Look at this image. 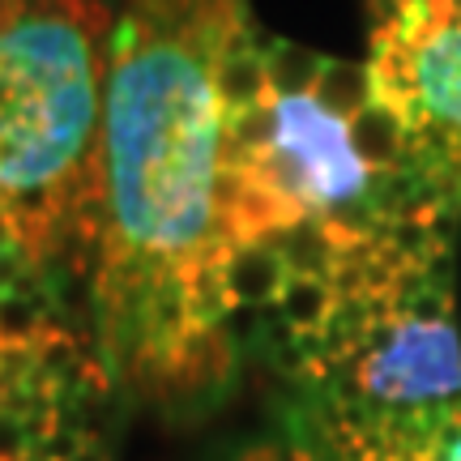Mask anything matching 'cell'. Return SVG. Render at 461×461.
<instances>
[{"label":"cell","instance_id":"cell-6","mask_svg":"<svg viewBox=\"0 0 461 461\" xmlns=\"http://www.w3.org/2000/svg\"><path fill=\"white\" fill-rule=\"evenodd\" d=\"M48 325H56V316L48 312L43 295H14V291L0 295V342L5 346H34L48 333Z\"/></svg>","mask_w":461,"mask_h":461},{"label":"cell","instance_id":"cell-10","mask_svg":"<svg viewBox=\"0 0 461 461\" xmlns=\"http://www.w3.org/2000/svg\"><path fill=\"white\" fill-rule=\"evenodd\" d=\"M0 355H5V342H0Z\"/></svg>","mask_w":461,"mask_h":461},{"label":"cell","instance_id":"cell-4","mask_svg":"<svg viewBox=\"0 0 461 461\" xmlns=\"http://www.w3.org/2000/svg\"><path fill=\"white\" fill-rule=\"evenodd\" d=\"M367 90L402 141L419 184L461 210V5L393 0L372 14Z\"/></svg>","mask_w":461,"mask_h":461},{"label":"cell","instance_id":"cell-1","mask_svg":"<svg viewBox=\"0 0 461 461\" xmlns=\"http://www.w3.org/2000/svg\"><path fill=\"white\" fill-rule=\"evenodd\" d=\"M248 0H129L115 26L95 261L103 330L137 384L176 393L184 350L222 333L230 240L218 218V65Z\"/></svg>","mask_w":461,"mask_h":461},{"label":"cell","instance_id":"cell-5","mask_svg":"<svg viewBox=\"0 0 461 461\" xmlns=\"http://www.w3.org/2000/svg\"><path fill=\"white\" fill-rule=\"evenodd\" d=\"M286 282V265L269 244L235 248L227 261V295L230 308H269Z\"/></svg>","mask_w":461,"mask_h":461},{"label":"cell","instance_id":"cell-3","mask_svg":"<svg viewBox=\"0 0 461 461\" xmlns=\"http://www.w3.org/2000/svg\"><path fill=\"white\" fill-rule=\"evenodd\" d=\"M112 48L103 0H0V201L48 282L99 261Z\"/></svg>","mask_w":461,"mask_h":461},{"label":"cell","instance_id":"cell-11","mask_svg":"<svg viewBox=\"0 0 461 461\" xmlns=\"http://www.w3.org/2000/svg\"><path fill=\"white\" fill-rule=\"evenodd\" d=\"M457 5H461V0H457Z\"/></svg>","mask_w":461,"mask_h":461},{"label":"cell","instance_id":"cell-8","mask_svg":"<svg viewBox=\"0 0 461 461\" xmlns=\"http://www.w3.org/2000/svg\"><path fill=\"white\" fill-rule=\"evenodd\" d=\"M440 461H461V402L445 406V423H440Z\"/></svg>","mask_w":461,"mask_h":461},{"label":"cell","instance_id":"cell-9","mask_svg":"<svg viewBox=\"0 0 461 461\" xmlns=\"http://www.w3.org/2000/svg\"><path fill=\"white\" fill-rule=\"evenodd\" d=\"M367 5H372V14H380V9H389L393 0H367Z\"/></svg>","mask_w":461,"mask_h":461},{"label":"cell","instance_id":"cell-2","mask_svg":"<svg viewBox=\"0 0 461 461\" xmlns=\"http://www.w3.org/2000/svg\"><path fill=\"white\" fill-rule=\"evenodd\" d=\"M406 205L445 210L376 112L363 65L265 34L261 99L222 107L218 218L230 248Z\"/></svg>","mask_w":461,"mask_h":461},{"label":"cell","instance_id":"cell-7","mask_svg":"<svg viewBox=\"0 0 461 461\" xmlns=\"http://www.w3.org/2000/svg\"><path fill=\"white\" fill-rule=\"evenodd\" d=\"M26 274H39V269H31L26 252H22V240H17L14 218H9L5 201H0V295L14 291L17 278H26Z\"/></svg>","mask_w":461,"mask_h":461}]
</instances>
